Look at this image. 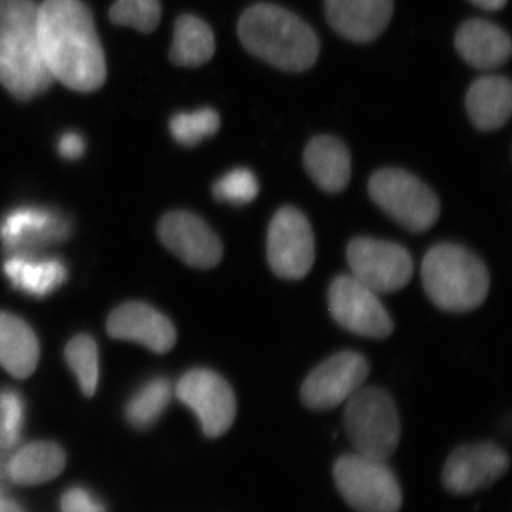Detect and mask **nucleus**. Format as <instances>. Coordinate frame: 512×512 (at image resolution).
<instances>
[{
	"mask_svg": "<svg viewBox=\"0 0 512 512\" xmlns=\"http://www.w3.org/2000/svg\"><path fill=\"white\" fill-rule=\"evenodd\" d=\"M37 23L53 79L74 92L100 89L106 82V57L92 13L82 0H45Z\"/></svg>",
	"mask_w": 512,
	"mask_h": 512,
	"instance_id": "1",
	"label": "nucleus"
},
{
	"mask_svg": "<svg viewBox=\"0 0 512 512\" xmlns=\"http://www.w3.org/2000/svg\"><path fill=\"white\" fill-rule=\"evenodd\" d=\"M35 0H0V84L19 100L45 93L55 79L39 39Z\"/></svg>",
	"mask_w": 512,
	"mask_h": 512,
	"instance_id": "2",
	"label": "nucleus"
},
{
	"mask_svg": "<svg viewBox=\"0 0 512 512\" xmlns=\"http://www.w3.org/2000/svg\"><path fill=\"white\" fill-rule=\"evenodd\" d=\"M238 37L249 53L286 72H305L318 60L319 40L311 26L271 3L252 6L241 16Z\"/></svg>",
	"mask_w": 512,
	"mask_h": 512,
	"instance_id": "3",
	"label": "nucleus"
},
{
	"mask_svg": "<svg viewBox=\"0 0 512 512\" xmlns=\"http://www.w3.org/2000/svg\"><path fill=\"white\" fill-rule=\"evenodd\" d=\"M424 291L447 312H470L483 305L490 274L478 256L456 244H439L424 256Z\"/></svg>",
	"mask_w": 512,
	"mask_h": 512,
	"instance_id": "4",
	"label": "nucleus"
},
{
	"mask_svg": "<svg viewBox=\"0 0 512 512\" xmlns=\"http://www.w3.org/2000/svg\"><path fill=\"white\" fill-rule=\"evenodd\" d=\"M343 421L359 456L386 461L399 446V412L392 397L382 389L357 390L346 402Z\"/></svg>",
	"mask_w": 512,
	"mask_h": 512,
	"instance_id": "5",
	"label": "nucleus"
},
{
	"mask_svg": "<svg viewBox=\"0 0 512 512\" xmlns=\"http://www.w3.org/2000/svg\"><path fill=\"white\" fill-rule=\"evenodd\" d=\"M369 194L377 207L409 231H427L439 220V198L407 171L397 168L376 171L369 181Z\"/></svg>",
	"mask_w": 512,
	"mask_h": 512,
	"instance_id": "6",
	"label": "nucleus"
},
{
	"mask_svg": "<svg viewBox=\"0 0 512 512\" xmlns=\"http://www.w3.org/2000/svg\"><path fill=\"white\" fill-rule=\"evenodd\" d=\"M336 487L357 512H399L402 490L386 461L346 454L333 467Z\"/></svg>",
	"mask_w": 512,
	"mask_h": 512,
	"instance_id": "7",
	"label": "nucleus"
},
{
	"mask_svg": "<svg viewBox=\"0 0 512 512\" xmlns=\"http://www.w3.org/2000/svg\"><path fill=\"white\" fill-rule=\"evenodd\" d=\"M178 400L190 407L205 436L217 439L237 417V399L227 380L207 369H194L178 380Z\"/></svg>",
	"mask_w": 512,
	"mask_h": 512,
	"instance_id": "8",
	"label": "nucleus"
},
{
	"mask_svg": "<svg viewBox=\"0 0 512 512\" xmlns=\"http://www.w3.org/2000/svg\"><path fill=\"white\" fill-rule=\"evenodd\" d=\"M266 254L276 275L284 279L305 278L315 264V237L301 211L284 207L276 212L268 229Z\"/></svg>",
	"mask_w": 512,
	"mask_h": 512,
	"instance_id": "9",
	"label": "nucleus"
},
{
	"mask_svg": "<svg viewBox=\"0 0 512 512\" xmlns=\"http://www.w3.org/2000/svg\"><path fill=\"white\" fill-rule=\"evenodd\" d=\"M346 256L352 276L376 293L400 291L413 276L412 256L394 242L356 238L350 242Z\"/></svg>",
	"mask_w": 512,
	"mask_h": 512,
	"instance_id": "10",
	"label": "nucleus"
},
{
	"mask_svg": "<svg viewBox=\"0 0 512 512\" xmlns=\"http://www.w3.org/2000/svg\"><path fill=\"white\" fill-rule=\"evenodd\" d=\"M329 311L342 328L370 339L392 335L394 323L377 293L355 276H338L329 288Z\"/></svg>",
	"mask_w": 512,
	"mask_h": 512,
	"instance_id": "11",
	"label": "nucleus"
},
{
	"mask_svg": "<svg viewBox=\"0 0 512 512\" xmlns=\"http://www.w3.org/2000/svg\"><path fill=\"white\" fill-rule=\"evenodd\" d=\"M367 375L369 365L359 353L340 352L330 356L306 377L301 389L302 402L316 412L335 409L362 389Z\"/></svg>",
	"mask_w": 512,
	"mask_h": 512,
	"instance_id": "12",
	"label": "nucleus"
},
{
	"mask_svg": "<svg viewBox=\"0 0 512 512\" xmlns=\"http://www.w3.org/2000/svg\"><path fill=\"white\" fill-rule=\"evenodd\" d=\"M158 237L174 255L194 268L211 269L221 262L224 249L220 238L191 212L165 214L158 224Z\"/></svg>",
	"mask_w": 512,
	"mask_h": 512,
	"instance_id": "13",
	"label": "nucleus"
},
{
	"mask_svg": "<svg viewBox=\"0 0 512 512\" xmlns=\"http://www.w3.org/2000/svg\"><path fill=\"white\" fill-rule=\"evenodd\" d=\"M510 458L494 443L461 446L451 453L443 470V484L450 493L467 495L490 487L504 476Z\"/></svg>",
	"mask_w": 512,
	"mask_h": 512,
	"instance_id": "14",
	"label": "nucleus"
},
{
	"mask_svg": "<svg viewBox=\"0 0 512 512\" xmlns=\"http://www.w3.org/2000/svg\"><path fill=\"white\" fill-rule=\"evenodd\" d=\"M69 234V221L45 207L15 208L0 221V241L10 254H37Z\"/></svg>",
	"mask_w": 512,
	"mask_h": 512,
	"instance_id": "15",
	"label": "nucleus"
},
{
	"mask_svg": "<svg viewBox=\"0 0 512 512\" xmlns=\"http://www.w3.org/2000/svg\"><path fill=\"white\" fill-rule=\"evenodd\" d=\"M107 332L113 339L140 343L154 353H167L177 342L171 320L143 302H128L114 309L107 319Z\"/></svg>",
	"mask_w": 512,
	"mask_h": 512,
	"instance_id": "16",
	"label": "nucleus"
},
{
	"mask_svg": "<svg viewBox=\"0 0 512 512\" xmlns=\"http://www.w3.org/2000/svg\"><path fill=\"white\" fill-rule=\"evenodd\" d=\"M326 18L339 35L356 43L377 39L389 26L394 0H325Z\"/></svg>",
	"mask_w": 512,
	"mask_h": 512,
	"instance_id": "17",
	"label": "nucleus"
},
{
	"mask_svg": "<svg viewBox=\"0 0 512 512\" xmlns=\"http://www.w3.org/2000/svg\"><path fill=\"white\" fill-rule=\"evenodd\" d=\"M456 49L464 62L476 69L503 66L511 56V39L505 30L483 19H471L457 30Z\"/></svg>",
	"mask_w": 512,
	"mask_h": 512,
	"instance_id": "18",
	"label": "nucleus"
},
{
	"mask_svg": "<svg viewBox=\"0 0 512 512\" xmlns=\"http://www.w3.org/2000/svg\"><path fill=\"white\" fill-rule=\"evenodd\" d=\"M303 164L306 173L320 190L338 194L348 187L352 163L345 143L332 136L313 138L305 148Z\"/></svg>",
	"mask_w": 512,
	"mask_h": 512,
	"instance_id": "19",
	"label": "nucleus"
},
{
	"mask_svg": "<svg viewBox=\"0 0 512 512\" xmlns=\"http://www.w3.org/2000/svg\"><path fill=\"white\" fill-rule=\"evenodd\" d=\"M3 272L13 288L33 298H45L67 281V266L56 256L10 254Z\"/></svg>",
	"mask_w": 512,
	"mask_h": 512,
	"instance_id": "20",
	"label": "nucleus"
},
{
	"mask_svg": "<svg viewBox=\"0 0 512 512\" xmlns=\"http://www.w3.org/2000/svg\"><path fill=\"white\" fill-rule=\"evenodd\" d=\"M466 107L471 123L481 131L504 127L512 113V86L504 76H485L468 89Z\"/></svg>",
	"mask_w": 512,
	"mask_h": 512,
	"instance_id": "21",
	"label": "nucleus"
},
{
	"mask_svg": "<svg viewBox=\"0 0 512 512\" xmlns=\"http://www.w3.org/2000/svg\"><path fill=\"white\" fill-rule=\"evenodd\" d=\"M39 356V342L28 323L0 312V366L10 375L26 379L35 372Z\"/></svg>",
	"mask_w": 512,
	"mask_h": 512,
	"instance_id": "22",
	"label": "nucleus"
},
{
	"mask_svg": "<svg viewBox=\"0 0 512 512\" xmlns=\"http://www.w3.org/2000/svg\"><path fill=\"white\" fill-rule=\"evenodd\" d=\"M66 453L52 441H36L20 448L8 464V476L19 485H39L59 476L66 467Z\"/></svg>",
	"mask_w": 512,
	"mask_h": 512,
	"instance_id": "23",
	"label": "nucleus"
},
{
	"mask_svg": "<svg viewBox=\"0 0 512 512\" xmlns=\"http://www.w3.org/2000/svg\"><path fill=\"white\" fill-rule=\"evenodd\" d=\"M215 53L214 32L207 22L194 15L175 20L170 59L175 66L200 67L210 62Z\"/></svg>",
	"mask_w": 512,
	"mask_h": 512,
	"instance_id": "24",
	"label": "nucleus"
},
{
	"mask_svg": "<svg viewBox=\"0 0 512 512\" xmlns=\"http://www.w3.org/2000/svg\"><path fill=\"white\" fill-rule=\"evenodd\" d=\"M171 400V384L165 377H154L137 390L126 407L128 423L146 430L160 420Z\"/></svg>",
	"mask_w": 512,
	"mask_h": 512,
	"instance_id": "25",
	"label": "nucleus"
},
{
	"mask_svg": "<svg viewBox=\"0 0 512 512\" xmlns=\"http://www.w3.org/2000/svg\"><path fill=\"white\" fill-rule=\"evenodd\" d=\"M67 365L76 376L84 396L93 397L99 386L100 363L96 340L89 335H79L66 346Z\"/></svg>",
	"mask_w": 512,
	"mask_h": 512,
	"instance_id": "26",
	"label": "nucleus"
},
{
	"mask_svg": "<svg viewBox=\"0 0 512 512\" xmlns=\"http://www.w3.org/2000/svg\"><path fill=\"white\" fill-rule=\"evenodd\" d=\"M220 114L210 107L175 114L170 121V131L181 146L194 147L205 138L215 136L220 130Z\"/></svg>",
	"mask_w": 512,
	"mask_h": 512,
	"instance_id": "27",
	"label": "nucleus"
},
{
	"mask_svg": "<svg viewBox=\"0 0 512 512\" xmlns=\"http://www.w3.org/2000/svg\"><path fill=\"white\" fill-rule=\"evenodd\" d=\"M109 19L116 26L151 33L161 20L160 0H116L109 10Z\"/></svg>",
	"mask_w": 512,
	"mask_h": 512,
	"instance_id": "28",
	"label": "nucleus"
},
{
	"mask_svg": "<svg viewBox=\"0 0 512 512\" xmlns=\"http://www.w3.org/2000/svg\"><path fill=\"white\" fill-rule=\"evenodd\" d=\"M212 192L218 201L232 205H245L258 197L259 184L251 170L235 168L214 184Z\"/></svg>",
	"mask_w": 512,
	"mask_h": 512,
	"instance_id": "29",
	"label": "nucleus"
},
{
	"mask_svg": "<svg viewBox=\"0 0 512 512\" xmlns=\"http://www.w3.org/2000/svg\"><path fill=\"white\" fill-rule=\"evenodd\" d=\"M25 421V402L16 390L0 392V446L12 447L18 443Z\"/></svg>",
	"mask_w": 512,
	"mask_h": 512,
	"instance_id": "30",
	"label": "nucleus"
},
{
	"mask_svg": "<svg viewBox=\"0 0 512 512\" xmlns=\"http://www.w3.org/2000/svg\"><path fill=\"white\" fill-rule=\"evenodd\" d=\"M62 512H106L103 504L84 488H70L60 500Z\"/></svg>",
	"mask_w": 512,
	"mask_h": 512,
	"instance_id": "31",
	"label": "nucleus"
},
{
	"mask_svg": "<svg viewBox=\"0 0 512 512\" xmlns=\"http://www.w3.org/2000/svg\"><path fill=\"white\" fill-rule=\"evenodd\" d=\"M60 156L66 160H79L86 150V144L82 136L76 133H66L60 138L59 146H57Z\"/></svg>",
	"mask_w": 512,
	"mask_h": 512,
	"instance_id": "32",
	"label": "nucleus"
},
{
	"mask_svg": "<svg viewBox=\"0 0 512 512\" xmlns=\"http://www.w3.org/2000/svg\"><path fill=\"white\" fill-rule=\"evenodd\" d=\"M468 2L476 5L477 8L495 12V10L503 9L507 5L508 0H468Z\"/></svg>",
	"mask_w": 512,
	"mask_h": 512,
	"instance_id": "33",
	"label": "nucleus"
},
{
	"mask_svg": "<svg viewBox=\"0 0 512 512\" xmlns=\"http://www.w3.org/2000/svg\"><path fill=\"white\" fill-rule=\"evenodd\" d=\"M0 512H23L22 508L8 498L0 497Z\"/></svg>",
	"mask_w": 512,
	"mask_h": 512,
	"instance_id": "34",
	"label": "nucleus"
}]
</instances>
